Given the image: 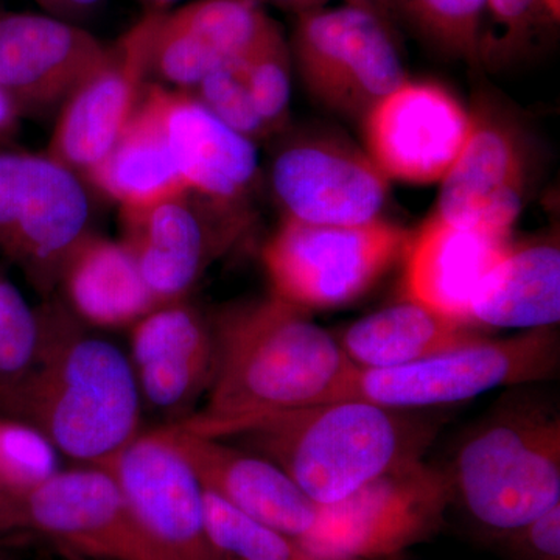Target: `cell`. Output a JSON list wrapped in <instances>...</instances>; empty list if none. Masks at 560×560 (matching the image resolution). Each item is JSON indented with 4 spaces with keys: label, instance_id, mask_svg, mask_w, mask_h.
<instances>
[{
    "label": "cell",
    "instance_id": "603a6c76",
    "mask_svg": "<svg viewBox=\"0 0 560 560\" xmlns=\"http://www.w3.org/2000/svg\"><path fill=\"white\" fill-rule=\"evenodd\" d=\"M57 287L70 313L98 329H130L160 307L124 243L91 230L62 261Z\"/></svg>",
    "mask_w": 560,
    "mask_h": 560
},
{
    "label": "cell",
    "instance_id": "ac0fdd59",
    "mask_svg": "<svg viewBox=\"0 0 560 560\" xmlns=\"http://www.w3.org/2000/svg\"><path fill=\"white\" fill-rule=\"evenodd\" d=\"M271 18L260 0H194L158 11L150 40V79L190 91L248 49Z\"/></svg>",
    "mask_w": 560,
    "mask_h": 560
},
{
    "label": "cell",
    "instance_id": "52a82bcc",
    "mask_svg": "<svg viewBox=\"0 0 560 560\" xmlns=\"http://www.w3.org/2000/svg\"><path fill=\"white\" fill-rule=\"evenodd\" d=\"M90 187L49 154L0 145V250L49 293L90 228Z\"/></svg>",
    "mask_w": 560,
    "mask_h": 560
},
{
    "label": "cell",
    "instance_id": "74e56055",
    "mask_svg": "<svg viewBox=\"0 0 560 560\" xmlns=\"http://www.w3.org/2000/svg\"><path fill=\"white\" fill-rule=\"evenodd\" d=\"M22 530H24V528H22L20 508H18V504L0 500V536L22 533Z\"/></svg>",
    "mask_w": 560,
    "mask_h": 560
},
{
    "label": "cell",
    "instance_id": "9a60e30c",
    "mask_svg": "<svg viewBox=\"0 0 560 560\" xmlns=\"http://www.w3.org/2000/svg\"><path fill=\"white\" fill-rule=\"evenodd\" d=\"M97 467L116 481L140 523L178 560H228L210 544L202 486L167 429L139 433Z\"/></svg>",
    "mask_w": 560,
    "mask_h": 560
},
{
    "label": "cell",
    "instance_id": "60d3db41",
    "mask_svg": "<svg viewBox=\"0 0 560 560\" xmlns=\"http://www.w3.org/2000/svg\"><path fill=\"white\" fill-rule=\"evenodd\" d=\"M544 3L545 10L548 11L550 18L555 22H559L560 20V0H541Z\"/></svg>",
    "mask_w": 560,
    "mask_h": 560
},
{
    "label": "cell",
    "instance_id": "83f0119b",
    "mask_svg": "<svg viewBox=\"0 0 560 560\" xmlns=\"http://www.w3.org/2000/svg\"><path fill=\"white\" fill-rule=\"evenodd\" d=\"M238 66L254 106L271 138L280 135L290 121L293 60L289 40L278 22L270 21L259 38L238 57Z\"/></svg>",
    "mask_w": 560,
    "mask_h": 560
},
{
    "label": "cell",
    "instance_id": "d6986e66",
    "mask_svg": "<svg viewBox=\"0 0 560 560\" xmlns=\"http://www.w3.org/2000/svg\"><path fill=\"white\" fill-rule=\"evenodd\" d=\"M165 429L202 488L232 506L298 540L318 522V504L270 459L232 447L226 441L191 433L176 423Z\"/></svg>",
    "mask_w": 560,
    "mask_h": 560
},
{
    "label": "cell",
    "instance_id": "e0dca14e",
    "mask_svg": "<svg viewBox=\"0 0 560 560\" xmlns=\"http://www.w3.org/2000/svg\"><path fill=\"white\" fill-rule=\"evenodd\" d=\"M147 91L186 190L215 208L242 213L259 173L256 143L217 119L190 92L154 81Z\"/></svg>",
    "mask_w": 560,
    "mask_h": 560
},
{
    "label": "cell",
    "instance_id": "d4e9b609",
    "mask_svg": "<svg viewBox=\"0 0 560 560\" xmlns=\"http://www.w3.org/2000/svg\"><path fill=\"white\" fill-rule=\"evenodd\" d=\"M485 337L469 324L448 318L419 302L404 300L357 319L337 340L353 366H407Z\"/></svg>",
    "mask_w": 560,
    "mask_h": 560
},
{
    "label": "cell",
    "instance_id": "f546056e",
    "mask_svg": "<svg viewBox=\"0 0 560 560\" xmlns=\"http://www.w3.org/2000/svg\"><path fill=\"white\" fill-rule=\"evenodd\" d=\"M58 452L22 420L0 418V500L18 504L58 474Z\"/></svg>",
    "mask_w": 560,
    "mask_h": 560
},
{
    "label": "cell",
    "instance_id": "8d00e7d4",
    "mask_svg": "<svg viewBox=\"0 0 560 560\" xmlns=\"http://www.w3.org/2000/svg\"><path fill=\"white\" fill-rule=\"evenodd\" d=\"M346 5L355 7V9L368 11L374 14L378 20L385 22L393 28L394 21L397 18L396 2L394 0H345Z\"/></svg>",
    "mask_w": 560,
    "mask_h": 560
},
{
    "label": "cell",
    "instance_id": "5bb4252c",
    "mask_svg": "<svg viewBox=\"0 0 560 560\" xmlns=\"http://www.w3.org/2000/svg\"><path fill=\"white\" fill-rule=\"evenodd\" d=\"M158 11H150L58 109L46 153L81 179L108 153L131 120L150 79V40Z\"/></svg>",
    "mask_w": 560,
    "mask_h": 560
},
{
    "label": "cell",
    "instance_id": "484cf974",
    "mask_svg": "<svg viewBox=\"0 0 560 560\" xmlns=\"http://www.w3.org/2000/svg\"><path fill=\"white\" fill-rule=\"evenodd\" d=\"M84 183L119 209L189 194L173 164L149 91L143 92L131 120L108 153L84 176Z\"/></svg>",
    "mask_w": 560,
    "mask_h": 560
},
{
    "label": "cell",
    "instance_id": "7c38bea8",
    "mask_svg": "<svg viewBox=\"0 0 560 560\" xmlns=\"http://www.w3.org/2000/svg\"><path fill=\"white\" fill-rule=\"evenodd\" d=\"M368 156L386 178L441 183L475 128V116L440 84L404 81L363 117Z\"/></svg>",
    "mask_w": 560,
    "mask_h": 560
},
{
    "label": "cell",
    "instance_id": "1f68e13d",
    "mask_svg": "<svg viewBox=\"0 0 560 560\" xmlns=\"http://www.w3.org/2000/svg\"><path fill=\"white\" fill-rule=\"evenodd\" d=\"M551 20L541 0H488L481 33L482 60H510L528 50Z\"/></svg>",
    "mask_w": 560,
    "mask_h": 560
},
{
    "label": "cell",
    "instance_id": "f1b7e54d",
    "mask_svg": "<svg viewBox=\"0 0 560 560\" xmlns=\"http://www.w3.org/2000/svg\"><path fill=\"white\" fill-rule=\"evenodd\" d=\"M433 46L470 62L481 60V33L488 0H394Z\"/></svg>",
    "mask_w": 560,
    "mask_h": 560
},
{
    "label": "cell",
    "instance_id": "ab89813d",
    "mask_svg": "<svg viewBox=\"0 0 560 560\" xmlns=\"http://www.w3.org/2000/svg\"><path fill=\"white\" fill-rule=\"evenodd\" d=\"M39 560H92L83 558V556L75 555V552L62 550L60 548V551L55 552V555H47L44 556V558H40Z\"/></svg>",
    "mask_w": 560,
    "mask_h": 560
},
{
    "label": "cell",
    "instance_id": "4dcf8cb0",
    "mask_svg": "<svg viewBox=\"0 0 560 560\" xmlns=\"http://www.w3.org/2000/svg\"><path fill=\"white\" fill-rule=\"evenodd\" d=\"M187 92L217 119L256 145L271 139L243 80L238 57L213 70L194 90Z\"/></svg>",
    "mask_w": 560,
    "mask_h": 560
},
{
    "label": "cell",
    "instance_id": "277c9868",
    "mask_svg": "<svg viewBox=\"0 0 560 560\" xmlns=\"http://www.w3.org/2000/svg\"><path fill=\"white\" fill-rule=\"evenodd\" d=\"M453 499L474 521L511 534L560 504V419L539 404L503 408L459 445Z\"/></svg>",
    "mask_w": 560,
    "mask_h": 560
},
{
    "label": "cell",
    "instance_id": "e575fe53",
    "mask_svg": "<svg viewBox=\"0 0 560 560\" xmlns=\"http://www.w3.org/2000/svg\"><path fill=\"white\" fill-rule=\"evenodd\" d=\"M44 14H49L57 20L72 22L90 16L92 11L102 5L103 0H32Z\"/></svg>",
    "mask_w": 560,
    "mask_h": 560
},
{
    "label": "cell",
    "instance_id": "d590c367",
    "mask_svg": "<svg viewBox=\"0 0 560 560\" xmlns=\"http://www.w3.org/2000/svg\"><path fill=\"white\" fill-rule=\"evenodd\" d=\"M21 114L14 108L10 98L0 90V145L10 142L21 127Z\"/></svg>",
    "mask_w": 560,
    "mask_h": 560
},
{
    "label": "cell",
    "instance_id": "5b68a950",
    "mask_svg": "<svg viewBox=\"0 0 560 560\" xmlns=\"http://www.w3.org/2000/svg\"><path fill=\"white\" fill-rule=\"evenodd\" d=\"M560 345L555 327L511 338L488 337L390 370L353 368L334 401L359 399L418 411L458 404L501 388L555 377Z\"/></svg>",
    "mask_w": 560,
    "mask_h": 560
},
{
    "label": "cell",
    "instance_id": "30bf717a",
    "mask_svg": "<svg viewBox=\"0 0 560 560\" xmlns=\"http://www.w3.org/2000/svg\"><path fill=\"white\" fill-rule=\"evenodd\" d=\"M22 528L92 560H178L97 466L58 471L20 501Z\"/></svg>",
    "mask_w": 560,
    "mask_h": 560
},
{
    "label": "cell",
    "instance_id": "7bdbcfd3",
    "mask_svg": "<svg viewBox=\"0 0 560 560\" xmlns=\"http://www.w3.org/2000/svg\"><path fill=\"white\" fill-rule=\"evenodd\" d=\"M0 560H14V559H13V556H11L10 552L5 550V548L0 547Z\"/></svg>",
    "mask_w": 560,
    "mask_h": 560
},
{
    "label": "cell",
    "instance_id": "6da1fadb",
    "mask_svg": "<svg viewBox=\"0 0 560 560\" xmlns=\"http://www.w3.org/2000/svg\"><path fill=\"white\" fill-rule=\"evenodd\" d=\"M210 326L215 363L208 404L176 422L201 436L219 438L270 412L329 404L355 368L308 312L272 294L232 305Z\"/></svg>",
    "mask_w": 560,
    "mask_h": 560
},
{
    "label": "cell",
    "instance_id": "9c48e42d",
    "mask_svg": "<svg viewBox=\"0 0 560 560\" xmlns=\"http://www.w3.org/2000/svg\"><path fill=\"white\" fill-rule=\"evenodd\" d=\"M289 44L305 90L341 116L361 120L408 80L393 28L346 3L298 16Z\"/></svg>",
    "mask_w": 560,
    "mask_h": 560
},
{
    "label": "cell",
    "instance_id": "ba28073f",
    "mask_svg": "<svg viewBox=\"0 0 560 560\" xmlns=\"http://www.w3.org/2000/svg\"><path fill=\"white\" fill-rule=\"evenodd\" d=\"M452 500L447 471L415 460L319 508L318 522L300 541L316 560L390 558L436 533Z\"/></svg>",
    "mask_w": 560,
    "mask_h": 560
},
{
    "label": "cell",
    "instance_id": "b9f144b4",
    "mask_svg": "<svg viewBox=\"0 0 560 560\" xmlns=\"http://www.w3.org/2000/svg\"><path fill=\"white\" fill-rule=\"evenodd\" d=\"M140 2L145 3L150 11H167V7L178 2V0H140Z\"/></svg>",
    "mask_w": 560,
    "mask_h": 560
},
{
    "label": "cell",
    "instance_id": "4fadbf2b",
    "mask_svg": "<svg viewBox=\"0 0 560 560\" xmlns=\"http://www.w3.org/2000/svg\"><path fill=\"white\" fill-rule=\"evenodd\" d=\"M119 210V241L160 305L187 300L210 261L243 228V215L190 194Z\"/></svg>",
    "mask_w": 560,
    "mask_h": 560
},
{
    "label": "cell",
    "instance_id": "f35d334b",
    "mask_svg": "<svg viewBox=\"0 0 560 560\" xmlns=\"http://www.w3.org/2000/svg\"><path fill=\"white\" fill-rule=\"evenodd\" d=\"M271 5L278 7L279 10L289 11V13L301 14L312 13V11L326 9L330 0H267Z\"/></svg>",
    "mask_w": 560,
    "mask_h": 560
},
{
    "label": "cell",
    "instance_id": "8fae6325",
    "mask_svg": "<svg viewBox=\"0 0 560 560\" xmlns=\"http://www.w3.org/2000/svg\"><path fill=\"white\" fill-rule=\"evenodd\" d=\"M270 179L283 219L326 226L381 220L389 194V179L366 151L331 136L287 140Z\"/></svg>",
    "mask_w": 560,
    "mask_h": 560
},
{
    "label": "cell",
    "instance_id": "2e32d148",
    "mask_svg": "<svg viewBox=\"0 0 560 560\" xmlns=\"http://www.w3.org/2000/svg\"><path fill=\"white\" fill-rule=\"evenodd\" d=\"M108 47L49 14H0V90L21 117L58 113Z\"/></svg>",
    "mask_w": 560,
    "mask_h": 560
},
{
    "label": "cell",
    "instance_id": "7a4b0ae2",
    "mask_svg": "<svg viewBox=\"0 0 560 560\" xmlns=\"http://www.w3.org/2000/svg\"><path fill=\"white\" fill-rule=\"evenodd\" d=\"M35 360L0 383V408L40 431L58 453L97 466L139 434L140 393L124 352L92 337L61 302L38 311Z\"/></svg>",
    "mask_w": 560,
    "mask_h": 560
},
{
    "label": "cell",
    "instance_id": "ffe728a7",
    "mask_svg": "<svg viewBox=\"0 0 560 560\" xmlns=\"http://www.w3.org/2000/svg\"><path fill=\"white\" fill-rule=\"evenodd\" d=\"M131 330L140 397L167 412L184 411L209 388L215 363L212 326L189 301L162 304Z\"/></svg>",
    "mask_w": 560,
    "mask_h": 560
},
{
    "label": "cell",
    "instance_id": "3957f363",
    "mask_svg": "<svg viewBox=\"0 0 560 560\" xmlns=\"http://www.w3.org/2000/svg\"><path fill=\"white\" fill-rule=\"evenodd\" d=\"M433 436L415 411L349 399L243 420L217 440H242L324 508L422 459Z\"/></svg>",
    "mask_w": 560,
    "mask_h": 560
},
{
    "label": "cell",
    "instance_id": "836d02e7",
    "mask_svg": "<svg viewBox=\"0 0 560 560\" xmlns=\"http://www.w3.org/2000/svg\"><path fill=\"white\" fill-rule=\"evenodd\" d=\"M510 536L515 548L530 560H560V504Z\"/></svg>",
    "mask_w": 560,
    "mask_h": 560
},
{
    "label": "cell",
    "instance_id": "d6a6232c",
    "mask_svg": "<svg viewBox=\"0 0 560 560\" xmlns=\"http://www.w3.org/2000/svg\"><path fill=\"white\" fill-rule=\"evenodd\" d=\"M39 345V316L20 290L0 275V383L31 368Z\"/></svg>",
    "mask_w": 560,
    "mask_h": 560
},
{
    "label": "cell",
    "instance_id": "4316f807",
    "mask_svg": "<svg viewBox=\"0 0 560 560\" xmlns=\"http://www.w3.org/2000/svg\"><path fill=\"white\" fill-rule=\"evenodd\" d=\"M205 526L210 544L231 560H316L300 540L265 525L202 488Z\"/></svg>",
    "mask_w": 560,
    "mask_h": 560
},
{
    "label": "cell",
    "instance_id": "cb8c5ba5",
    "mask_svg": "<svg viewBox=\"0 0 560 560\" xmlns=\"http://www.w3.org/2000/svg\"><path fill=\"white\" fill-rule=\"evenodd\" d=\"M560 319L558 238L511 243L482 279L467 312L470 326L536 330Z\"/></svg>",
    "mask_w": 560,
    "mask_h": 560
},
{
    "label": "cell",
    "instance_id": "7402d4cb",
    "mask_svg": "<svg viewBox=\"0 0 560 560\" xmlns=\"http://www.w3.org/2000/svg\"><path fill=\"white\" fill-rule=\"evenodd\" d=\"M510 245L511 235L460 226L431 213L410 234L401 256L404 300L469 324L467 312L478 287Z\"/></svg>",
    "mask_w": 560,
    "mask_h": 560
},
{
    "label": "cell",
    "instance_id": "ee69618b",
    "mask_svg": "<svg viewBox=\"0 0 560 560\" xmlns=\"http://www.w3.org/2000/svg\"><path fill=\"white\" fill-rule=\"evenodd\" d=\"M228 560H231V559H228Z\"/></svg>",
    "mask_w": 560,
    "mask_h": 560
},
{
    "label": "cell",
    "instance_id": "8992f818",
    "mask_svg": "<svg viewBox=\"0 0 560 560\" xmlns=\"http://www.w3.org/2000/svg\"><path fill=\"white\" fill-rule=\"evenodd\" d=\"M410 232L386 220L326 226L283 219L261 260L272 296L302 311L360 300L404 256Z\"/></svg>",
    "mask_w": 560,
    "mask_h": 560
},
{
    "label": "cell",
    "instance_id": "44dd1931",
    "mask_svg": "<svg viewBox=\"0 0 560 560\" xmlns=\"http://www.w3.org/2000/svg\"><path fill=\"white\" fill-rule=\"evenodd\" d=\"M525 158L503 124L475 116L458 160L441 180L434 213L460 226L511 235L525 197Z\"/></svg>",
    "mask_w": 560,
    "mask_h": 560
}]
</instances>
